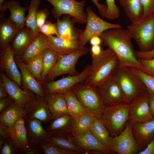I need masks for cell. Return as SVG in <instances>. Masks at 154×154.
<instances>
[{
  "label": "cell",
  "instance_id": "1",
  "mask_svg": "<svg viewBox=\"0 0 154 154\" xmlns=\"http://www.w3.org/2000/svg\"><path fill=\"white\" fill-rule=\"evenodd\" d=\"M104 45L115 53L119 62V66H126L144 70L137 58L131 42V35L127 29L114 28L104 31L100 36Z\"/></svg>",
  "mask_w": 154,
  "mask_h": 154
},
{
  "label": "cell",
  "instance_id": "2",
  "mask_svg": "<svg viewBox=\"0 0 154 154\" xmlns=\"http://www.w3.org/2000/svg\"><path fill=\"white\" fill-rule=\"evenodd\" d=\"M92 61L88 74L84 83L96 88L111 76L119 65L117 56L110 48L102 50L98 56H92Z\"/></svg>",
  "mask_w": 154,
  "mask_h": 154
},
{
  "label": "cell",
  "instance_id": "3",
  "mask_svg": "<svg viewBox=\"0 0 154 154\" xmlns=\"http://www.w3.org/2000/svg\"><path fill=\"white\" fill-rule=\"evenodd\" d=\"M112 76L121 88L127 104H130L134 100L148 92L144 84L131 68L118 66Z\"/></svg>",
  "mask_w": 154,
  "mask_h": 154
},
{
  "label": "cell",
  "instance_id": "4",
  "mask_svg": "<svg viewBox=\"0 0 154 154\" xmlns=\"http://www.w3.org/2000/svg\"><path fill=\"white\" fill-rule=\"evenodd\" d=\"M127 28L139 51L147 52L154 49V15L131 23Z\"/></svg>",
  "mask_w": 154,
  "mask_h": 154
},
{
  "label": "cell",
  "instance_id": "5",
  "mask_svg": "<svg viewBox=\"0 0 154 154\" xmlns=\"http://www.w3.org/2000/svg\"><path fill=\"white\" fill-rule=\"evenodd\" d=\"M71 89L86 112L94 117L100 119L105 106L97 88L80 82Z\"/></svg>",
  "mask_w": 154,
  "mask_h": 154
},
{
  "label": "cell",
  "instance_id": "6",
  "mask_svg": "<svg viewBox=\"0 0 154 154\" xmlns=\"http://www.w3.org/2000/svg\"><path fill=\"white\" fill-rule=\"evenodd\" d=\"M129 104L105 107L101 119L112 137L119 135L129 120Z\"/></svg>",
  "mask_w": 154,
  "mask_h": 154
},
{
  "label": "cell",
  "instance_id": "7",
  "mask_svg": "<svg viewBox=\"0 0 154 154\" xmlns=\"http://www.w3.org/2000/svg\"><path fill=\"white\" fill-rule=\"evenodd\" d=\"M51 4L54 8L52 12L57 18L63 15L72 17L74 22L80 24L86 23L87 14L84 11L85 1L75 0H45Z\"/></svg>",
  "mask_w": 154,
  "mask_h": 154
},
{
  "label": "cell",
  "instance_id": "8",
  "mask_svg": "<svg viewBox=\"0 0 154 154\" xmlns=\"http://www.w3.org/2000/svg\"><path fill=\"white\" fill-rule=\"evenodd\" d=\"M86 25L78 38L81 44L84 46L90 38L94 36L100 37L105 31L109 29L123 28L118 24L106 21L96 15L89 7L86 9Z\"/></svg>",
  "mask_w": 154,
  "mask_h": 154
},
{
  "label": "cell",
  "instance_id": "9",
  "mask_svg": "<svg viewBox=\"0 0 154 154\" xmlns=\"http://www.w3.org/2000/svg\"><path fill=\"white\" fill-rule=\"evenodd\" d=\"M88 48L84 47L70 54L59 55L54 66L46 76L45 82L53 80L57 77L64 74L74 76L79 74L76 68V63L80 58L88 53Z\"/></svg>",
  "mask_w": 154,
  "mask_h": 154
},
{
  "label": "cell",
  "instance_id": "10",
  "mask_svg": "<svg viewBox=\"0 0 154 154\" xmlns=\"http://www.w3.org/2000/svg\"><path fill=\"white\" fill-rule=\"evenodd\" d=\"M133 124L129 120L123 131L112 137L110 149L118 154H138L142 149L136 140L132 131Z\"/></svg>",
  "mask_w": 154,
  "mask_h": 154
},
{
  "label": "cell",
  "instance_id": "11",
  "mask_svg": "<svg viewBox=\"0 0 154 154\" xmlns=\"http://www.w3.org/2000/svg\"><path fill=\"white\" fill-rule=\"evenodd\" d=\"M90 65L87 66L78 75H69L56 81L45 82L42 85L45 95L58 93L64 94L77 83L84 82L89 73Z\"/></svg>",
  "mask_w": 154,
  "mask_h": 154
},
{
  "label": "cell",
  "instance_id": "12",
  "mask_svg": "<svg viewBox=\"0 0 154 154\" xmlns=\"http://www.w3.org/2000/svg\"><path fill=\"white\" fill-rule=\"evenodd\" d=\"M96 88L105 107L126 103L121 88L112 76Z\"/></svg>",
  "mask_w": 154,
  "mask_h": 154
},
{
  "label": "cell",
  "instance_id": "13",
  "mask_svg": "<svg viewBox=\"0 0 154 154\" xmlns=\"http://www.w3.org/2000/svg\"><path fill=\"white\" fill-rule=\"evenodd\" d=\"M25 109L26 116L28 118L38 120L43 123L52 120L51 115L45 96L37 95L33 92Z\"/></svg>",
  "mask_w": 154,
  "mask_h": 154
},
{
  "label": "cell",
  "instance_id": "14",
  "mask_svg": "<svg viewBox=\"0 0 154 154\" xmlns=\"http://www.w3.org/2000/svg\"><path fill=\"white\" fill-rule=\"evenodd\" d=\"M149 104V93H146L129 104V120L133 124L153 119Z\"/></svg>",
  "mask_w": 154,
  "mask_h": 154
},
{
  "label": "cell",
  "instance_id": "15",
  "mask_svg": "<svg viewBox=\"0 0 154 154\" xmlns=\"http://www.w3.org/2000/svg\"><path fill=\"white\" fill-rule=\"evenodd\" d=\"M0 48L1 71L5 72L9 78L14 81L20 88H22L21 74L18 68L15 60V53L9 43Z\"/></svg>",
  "mask_w": 154,
  "mask_h": 154
},
{
  "label": "cell",
  "instance_id": "16",
  "mask_svg": "<svg viewBox=\"0 0 154 154\" xmlns=\"http://www.w3.org/2000/svg\"><path fill=\"white\" fill-rule=\"evenodd\" d=\"M15 60L21 74L23 89L31 91L37 95L45 96L42 85L29 71L26 64L18 56H15Z\"/></svg>",
  "mask_w": 154,
  "mask_h": 154
},
{
  "label": "cell",
  "instance_id": "17",
  "mask_svg": "<svg viewBox=\"0 0 154 154\" xmlns=\"http://www.w3.org/2000/svg\"><path fill=\"white\" fill-rule=\"evenodd\" d=\"M7 128L10 138L20 152L23 153L30 147L24 117Z\"/></svg>",
  "mask_w": 154,
  "mask_h": 154
},
{
  "label": "cell",
  "instance_id": "18",
  "mask_svg": "<svg viewBox=\"0 0 154 154\" xmlns=\"http://www.w3.org/2000/svg\"><path fill=\"white\" fill-rule=\"evenodd\" d=\"M0 80L6 88L9 96L17 104L25 108L33 92L21 89L14 81L9 78L3 72L0 73Z\"/></svg>",
  "mask_w": 154,
  "mask_h": 154
},
{
  "label": "cell",
  "instance_id": "19",
  "mask_svg": "<svg viewBox=\"0 0 154 154\" xmlns=\"http://www.w3.org/2000/svg\"><path fill=\"white\" fill-rule=\"evenodd\" d=\"M24 119L31 146L38 145L46 142L52 136L50 133L44 129L42 125V123L40 121L26 116Z\"/></svg>",
  "mask_w": 154,
  "mask_h": 154
},
{
  "label": "cell",
  "instance_id": "20",
  "mask_svg": "<svg viewBox=\"0 0 154 154\" xmlns=\"http://www.w3.org/2000/svg\"><path fill=\"white\" fill-rule=\"evenodd\" d=\"M68 139L73 141L85 150L86 154H89L92 151H98L104 154L113 153L108 147L100 143L90 131L80 136L71 137Z\"/></svg>",
  "mask_w": 154,
  "mask_h": 154
},
{
  "label": "cell",
  "instance_id": "21",
  "mask_svg": "<svg viewBox=\"0 0 154 154\" xmlns=\"http://www.w3.org/2000/svg\"><path fill=\"white\" fill-rule=\"evenodd\" d=\"M47 37L49 47L59 55L70 54L84 47L81 44L78 40H70L53 35Z\"/></svg>",
  "mask_w": 154,
  "mask_h": 154
},
{
  "label": "cell",
  "instance_id": "22",
  "mask_svg": "<svg viewBox=\"0 0 154 154\" xmlns=\"http://www.w3.org/2000/svg\"><path fill=\"white\" fill-rule=\"evenodd\" d=\"M133 136L142 150L145 149L154 136V118L150 121L133 125Z\"/></svg>",
  "mask_w": 154,
  "mask_h": 154
},
{
  "label": "cell",
  "instance_id": "23",
  "mask_svg": "<svg viewBox=\"0 0 154 154\" xmlns=\"http://www.w3.org/2000/svg\"><path fill=\"white\" fill-rule=\"evenodd\" d=\"M74 122L69 115H65L53 120L45 129L52 136L68 138L72 137L71 132Z\"/></svg>",
  "mask_w": 154,
  "mask_h": 154
},
{
  "label": "cell",
  "instance_id": "24",
  "mask_svg": "<svg viewBox=\"0 0 154 154\" xmlns=\"http://www.w3.org/2000/svg\"><path fill=\"white\" fill-rule=\"evenodd\" d=\"M37 35L27 28L20 29L11 40L10 45L15 56L20 57L25 52Z\"/></svg>",
  "mask_w": 154,
  "mask_h": 154
},
{
  "label": "cell",
  "instance_id": "25",
  "mask_svg": "<svg viewBox=\"0 0 154 154\" xmlns=\"http://www.w3.org/2000/svg\"><path fill=\"white\" fill-rule=\"evenodd\" d=\"M0 8L1 11L8 9L10 12L9 20L20 29L24 28L26 19L25 13L28 10V7H22L19 1L10 0L4 1Z\"/></svg>",
  "mask_w": 154,
  "mask_h": 154
},
{
  "label": "cell",
  "instance_id": "26",
  "mask_svg": "<svg viewBox=\"0 0 154 154\" xmlns=\"http://www.w3.org/2000/svg\"><path fill=\"white\" fill-rule=\"evenodd\" d=\"M45 98L51 115L52 120L69 115L64 94L53 93L46 95Z\"/></svg>",
  "mask_w": 154,
  "mask_h": 154
},
{
  "label": "cell",
  "instance_id": "27",
  "mask_svg": "<svg viewBox=\"0 0 154 154\" xmlns=\"http://www.w3.org/2000/svg\"><path fill=\"white\" fill-rule=\"evenodd\" d=\"M71 17L65 16L62 19L57 18L56 37L70 40H78L79 37L83 30L75 27L73 21L70 19Z\"/></svg>",
  "mask_w": 154,
  "mask_h": 154
},
{
  "label": "cell",
  "instance_id": "28",
  "mask_svg": "<svg viewBox=\"0 0 154 154\" xmlns=\"http://www.w3.org/2000/svg\"><path fill=\"white\" fill-rule=\"evenodd\" d=\"M49 47L47 36L39 32L20 58L26 64L33 57L42 53Z\"/></svg>",
  "mask_w": 154,
  "mask_h": 154
},
{
  "label": "cell",
  "instance_id": "29",
  "mask_svg": "<svg viewBox=\"0 0 154 154\" xmlns=\"http://www.w3.org/2000/svg\"><path fill=\"white\" fill-rule=\"evenodd\" d=\"M26 113L24 108L15 102L6 108L0 115V121L7 127L11 126L21 118H24Z\"/></svg>",
  "mask_w": 154,
  "mask_h": 154
},
{
  "label": "cell",
  "instance_id": "30",
  "mask_svg": "<svg viewBox=\"0 0 154 154\" xmlns=\"http://www.w3.org/2000/svg\"><path fill=\"white\" fill-rule=\"evenodd\" d=\"M119 2L131 23L143 18V10L140 0H119Z\"/></svg>",
  "mask_w": 154,
  "mask_h": 154
},
{
  "label": "cell",
  "instance_id": "31",
  "mask_svg": "<svg viewBox=\"0 0 154 154\" xmlns=\"http://www.w3.org/2000/svg\"><path fill=\"white\" fill-rule=\"evenodd\" d=\"M90 131L100 143L110 149L112 137L101 119L93 117Z\"/></svg>",
  "mask_w": 154,
  "mask_h": 154
},
{
  "label": "cell",
  "instance_id": "32",
  "mask_svg": "<svg viewBox=\"0 0 154 154\" xmlns=\"http://www.w3.org/2000/svg\"><path fill=\"white\" fill-rule=\"evenodd\" d=\"M64 95L69 114L75 121L87 113L71 89L65 93Z\"/></svg>",
  "mask_w": 154,
  "mask_h": 154
},
{
  "label": "cell",
  "instance_id": "33",
  "mask_svg": "<svg viewBox=\"0 0 154 154\" xmlns=\"http://www.w3.org/2000/svg\"><path fill=\"white\" fill-rule=\"evenodd\" d=\"M43 68L41 75V84L42 85L45 82L46 76L52 69L58 59L59 55L50 47L43 52Z\"/></svg>",
  "mask_w": 154,
  "mask_h": 154
},
{
  "label": "cell",
  "instance_id": "34",
  "mask_svg": "<svg viewBox=\"0 0 154 154\" xmlns=\"http://www.w3.org/2000/svg\"><path fill=\"white\" fill-rule=\"evenodd\" d=\"M9 19H6L0 26V48L9 43L16 33L20 29Z\"/></svg>",
  "mask_w": 154,
  "mask_h": 154
},
{
  "label": "cell",
  "instance_id": "35",
  "mask_svg": "<svg viewBox=\"0 0 154 154\" xmlns=\"http://www.w3.org/2000/svg\"><path fill=\"white\" fill-rule=\"evenodd\" d=\"M93 118L87 112L75 121L71 132L72 136L79 137L90 131Z\"/></svg>",
  "mask_w": 154,
  "mask_h": 154
},
{
  "label": "cell",
  "instance_id": "36",
  "mask_svg": "<svg viewBox=\"0 0 154 154\" xmlns=\"http://www.w3.org/2000/svg\"><path fill=\"white\" fill-rule=\"evenodd\" d=\"M40 4V0L31 1L28 7V12L26 19L25 25L27 28L32 30L35 35H37L39 32L37 23V15Z\"/></svg>",
  "mask_w": 154,
  "mask_h": 154
},
{
  "label": "cell",
  "instance_id": "37",
  "mask_svg": "<svg viewBox=\"0 0 154 154\" xmlns=\"http://www.w3.org/2000/svg\"><path fill=\"white\" fill-rule=\"evenodd\" d=\"M46 141L50 142L62 149L76 151L80 154H86V151L75 142L65 137L52 135Z\"/></svg>",
  "mask_w": 154,
  "mask_h": 154
},
{
  "label": "cell",
  "instance_id": "38",
  "mask_svg": "<svg viewBox=\"0 0 154 154\" xmlns=\"http://www.w3.org/2000/svg\"><path fill=\"white\" fill-rule=\"evenodd\" d=\"M25 64L31 72L41 83L43 68L42 53L33 57Z\"/></svg>",
  "mask_w": 154,
  "mask_h": 154
},
{
  "label": "cell",
  "instance_id": "39",
  "mask_svg": "<svg viewBox=\"0 0 154 154\" xmlns=\"http://www.w3.org/2000/svg\"><path fill=\"white\" fill-rule=\"evenodd\" d=\"M42 148L45 154H79L78 152L60 148L50 142H44L39 145L33 146Z\"/></svg>",
  "mask_w": 154,
  "mask_h": 154
},
{
  "label": "cell",
  "instance_id": "40",
  "mask_svg": "<svg viewBox=\"0 0 154 154\" xmlns=\"http://www.w3.org/2000/svg\"><path fill=\"white\" fill-rule=\"evenodd\" d=\"M132 68L144 84L148 92L154 94V76L147 74L140 70Z\"/></svg>",
  "mask_w": 154,
  "mask_h": 154
},
{
  "label": "cell",
  "instance_id": "41",
  "mask_svg": "<svg viewBox=\"0 0 154 154\" xmlns=\"http://www.w3.org/2000/svg\"><path fill=\"white\" fill-rule=\"evenodd\" d=\"M107 6L105 18L109 20H113L120 16L119 9L115 3V0H105Z\"/></svg>",
  "mask_w": 154,
  "mask_h": 154
},
{
  "label": "cell",
  "instance_id": "42",
  "mask_svg": "<svg viewBox=\"0 0 154 154\" xmlns=\"http://www.w3.org/2000/svg\"><path fill=\"white\" fill-rule=\"evenodd\" d=\"M19 152L10 138L6 139L0 148V154H16Z\"/></svg>",
  "mask_w": 154,
  "mask_h": 154
},
{
  "label": "cell",
  "instance_id": "43",
  "mask_svg": "<svg viewBox=\"0 0 154 154\" xmlns=\"http://www.w3.org/2000/svg\"><path fill=\"white\" fill-rule=\"evenodd\" d=\"M39 32L47 36L53 35L56 36L57 33L56 25L49 21H46L44 24L39 28Z\"/></svg>",
  "mask_w": 154,
  "mask_h": 154
},
{
  "label": "cell",
  "instance_id": "44",
  "mask_svg": "<svg viewBox=\"0 0 154 154\" xmlns=\"http://www.w3.org/2000/svg\"><path fill=\"white\" fill-rule=\"evenodd\" d=\"M142 5L143 18L154 15V0H140Z\"/></svg>",
  "mask_w": 154,
  "mask_h": 154
},
{
  "label": "cell",
  "instance_id": "45",
  "mask_svg": "<svg viewBox=\"0 0 154 154\" xmlns=\"http://www.w3.org/2000/svg\"><path fill=\"white\" fill-rule=\"evenodd\" d=\"M138 59L144 69L143 71L154 76V58L149 59Z\"/></svg>",
  "mask_w": 154,
  "mask_h": 154
},
{
  "label": "cell",
  "instance_id": "46",
  "mask_svg": "<svg viewBox=\"0 0 154 154\" xmlns=\"http://www.w3.org/2000/svg\"><path fill=\"white\" fill-rule=\"evenodd\" d=\"M49 14L46 9L38 11L37 15V23L39 29L45 23Z\"/></svg>",
  "mask_w": 154,
  "mask_h": 154
},
{
  "label": "cell",
  "instance_id": "47",
  "mask_svg": "<svg viewBox=\"0 0 154 154\" xmlns=\"http://www.w3.org/2000/svg\"><path fill=\"white\" fill-rule=\"evenodd\" d=\"M135 54L138 59H149L154 58V49L147 52L135 51Z\"/></svg>",
  "mask_w": 154,
  "mask_h": 154
},
{
  "label": "cell",
  "instance_id": "48",
  "mask_svg": "<svg viewBox=\"0 0 154 154\" xmlns=\"http://www.w3.org/2000/svg\"><path fill=\"white\" fill-rule=\"evenodd\" d=\"M14 102L13 100L9 96L0 99V112H3Z\"/></svg>",
  "mask_w": 154,
  "mask_h": 154
},
{
  "label": "cell",
  "instance_id": "49",
  "mask_svg": "<svg viewBox=\"0 0 154 154\" xmlns=\"http://www.w3.org/2000/svg\"><path fill=\"white\" fill-rule=\"evenodd\" d=\"M92 1L97 7L101 16L105 18L107 9L106 5L100 3H99V0H92Z\"/></svg>",
  "mask_w": 154,
  "mask_h": 154
},
{
  "label": "cell",
  "instance_id": "50",
  "mask_svg": "<svg viewBox=\"0 0 154 154\" xmlns=\"http://www.w3.org/2000/svg\"><path fill=\"white\" fill-rule=\"evenodd\" d=\"M138 154H154V136L146 148Z\"/></svg>",
  "mask_w": 154,
  "mask_h": 154
},
{
  "label": "cell",
  "instance_id": "51",
  "mask_svg": "<svg viewBox=\"0 0 154 154\" xmlns=\"http://www.w3.org/2000/svg\"><path fill=\"white\" fill-rule=\"evenodd\" d=\"M0 137L5 139L10 138L7 127L1 123H0Z\"/></svg>",
  "mask_w": 154,
  "mask_h": 154
},
{
  "label": "cell",
  "instance_id": "52",
  "mask_svg": "<svg viewBox=\"0 0 154 154\" xmlns=\"http://www.w3.org/2000/svg\"><path fill=\"white\" fill-rule=\"evenodd\" d=\"M102 51L100 45H92L91 49V56H98L101 54Z\"/></svg>",
  "mask_w": 154,
  "mask_h": 154
},
{
  "label": "cell",
  "instance_id": "53",
  "mask_svg": "<svg viewBox=\"0 0 154 154\" xmlns=\"http://www.w3.org/2000/svg\"><path fill=\"white\" fill-rule=\"evenodd\" d=\"M149 104L151 113L154 117V94L149 93Z\"/></svg>",
  "mask_w": 154,
  "mask_h": 154
},
{
  "label": "cell",
  "instance_id": "54",
  "mask_svg": "<svg viewBox=\"0 0 154 154\" xmlns=\"http://www.w3.org/2000/svg\"><path fill=\"white\" fill-rule=\"evenodd\" d=\"M9 96L6 88L1 81L0 82V99L5 98Z\"/></svg>",
  "mask_w": 154,
  "mask_h": 154
},
{
  "label": "cell",
  "instance_id": "55",
  "mask_svg": "<svg viewBox=\"0 0 154 154\" xmlns=\"http://www.w3.org/2000/svg\"><path fill=\"white\" fill-rule=\"evenodd\" d=\"M39 148L31 146L30 147L23 153L26 154H40L41 152L39 149Z\"/></svg>",
  "mask_w": 154,
  "mask_h": 154
},
{
  "label": "cell",
  "instance_id": "56",
  "mask_svg": "<svg viewBox=\"0 0 154 154\" xmlns=\"http://www.w3.org/2000/svg\"><path fill=\"white\" fill-rule=\"evenodd\" d=\"M89 41L92 46L100 45L102 41L100 37L98 36L93 37Z\"/></svg>",
  "mask_w": 154,
  "mask_h": 154
},
{
  "label": "cell",
  "instance_id": "57",
  "mask_svg": "<svg viewBox=\"0 0 154 154\" xmlns=\"http://www.w3.org/2000/svg\"><path fill=\"white\" fill-rule=\"evenodd\" d=\"M4 1V0H0V6L2 5Z\"/></svg>",
  "mask_w": 154,
  "mask_h": 154
}]
</instances>
